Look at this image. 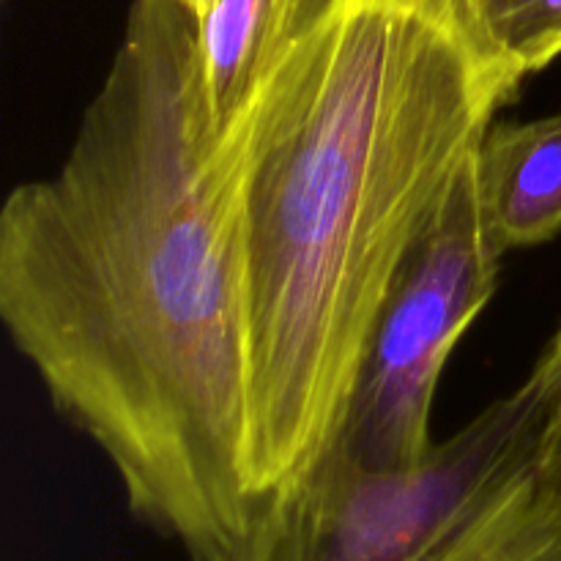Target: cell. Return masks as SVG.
<instances>
[{"instance_id":"obj_1","label":"cell","mask_w":561,"mask_h":561,"mask_svg":"<svg viewBox=\"0 0 561 561\" xmlns=\"http://www.w3.org/2000/svg\"><path fill=\"white\" fill-rule=\"evenodd\" d=\"M211 148L197 14L135 0L66 159L0 208L11 343L131 513L190 561L252 524L244 288Z\"/></svg>"},{"instance_id":"obj_2","label":"cell","mask_w":561,"mask_h":561,"mask_svg":"<svg viewBox=\"0 0 561 561\" xmlns=\"http://www.w3.org/2000/svg\"><path fill=\"white\" fill-rule=\"evenodd\" d=\"M526 77L469 0H318L268 55L214 146L244 288L252 524L334 453L394 277Z\"/></svg>"},{"instance_id":"obj_3","label":"cell","mask_w":561,"mask_h":561,"mask_svg":"<svg viewBox=\"0 0 561 561\" xmlns=\"http://www.w3.org/2000/svg\"><path fill=\"white\" fill-rule=\"evenodd\" d=\"M546 416L548 381L535 365L422 469L378 477L321 466L211 561H444L493 499L537 463Z\"/></svg>"},{"instance_id":"obj_4","label":"cell","mask_w":561,"mask_h":561,"mask_svg":"<svg viewBox=\"0 0 561 561\" xmlns=\"http://www.w3.org/2000/svg\"><path fill=\"white\" fill-rule=\"evenodd\" d=\"M504 255L482 217L471 157L394 277L327 463L387 477L422 469L436 455L431 416L438 381L491 301Z\"/></svg>"},{"instance_id":"obj_5","label":"cell","mask_w":561,"mask_h":561,"mask_svg":"<svg viewBox=\"0 0 561 561\" xmlns=\"http://www.w3.org/2000/svg\"><path fill=\"white\" fill-rule=\"evenodd\" d=\"M482 217L504 252L561 230V113L493 124L474 151Z\"/></svg>"},{"instance_id":"obj_6","label":"cell","mask_w":561,"mask_h":561,"mask_svg":"<svg viewBox=\"0 0 561 561\" xmlns=\"http://www.w3.org/2000/svg\"><path fill=\"white\" fill-rule=\"evenodd\" d=\"M488 36L529 75L561 55V0H469Z\"/></svg>"},{"instance_id":"obj_7","label":"cell","mask_w":561,"mask_h":561,"mask_svg":"<svg viewBox=\"0 0 561 561\" xmlns=\"http://www.w3.org/2000/svg\"><path fill=\"white\" fill-rule=\"evenodd\" d=\"M537 365L548 378V416L537 453V474L561 499V327Z\"/></svg>"},{"instance_id":"obj_8","label":"cell","mask_w":561,"mask_h":561,"mask_svg":"<svg viewBox=\"0 0 561 561\" xmlns=\"http://www.w3.org/2000/svg\"><path fill=\"white\" fill-rule=\"evenodd\" d=\"M529 561H561V531L551 542H548L546 548H540V551H537Z\"/></svg>"},{"instance_id":"obj_9","label":"cell","mask_w":561,"mask_h":561,"mask_svg":"<svg viewBox=\"0 0 561 561\" xmlns=\"http://www.w3.org/2000/svg\"><path fill=\"white\" fill-rule=\"evenodd\" d=\"M186 3L192 5V11H195L197 16H203V14H206L208 9H211V3H214V0H186Z\"/></svg>"}]
</instances>
